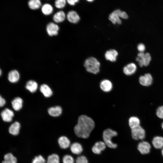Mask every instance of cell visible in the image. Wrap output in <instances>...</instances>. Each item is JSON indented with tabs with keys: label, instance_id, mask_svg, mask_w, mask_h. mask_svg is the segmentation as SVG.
Here are the masks:
<instances>
[{
	"label": "cell",
	"instance_id": "cell-40",
	"mask_svg": "<svg viewBox=\"0 0 163 163\" xmlns=\"http://www.w3.org/2000/svg\"><path fill=\"white\" fill-rule=\"evenodd\" d=\"M6 103L5 100L0 94V107H2L4 106Z\"/></svg>",
	"mask_w": 163,
	"mask_h": 163
},
{
	"label": "cell",
	"instance_id": "cell-43",
	"mask_svg": "<svg viewBox=\"0 0 163 163\" xmlns=\"http://www.w3.org/2000/svg\"><path fill=\"white\" fill-rule=\"evenodd\" d=\"M2 74V71L1 69H0V77L1 76Z\"/></svg>",
	"mask_w": 163,
	"mask_h": 163
},
{
	"label": "cell",
	"instance_id": "cell-24",
	"mask_svg": "<svg viewBox=\"0 0 163 163\" xmlns=\"http://www.w3.org/2000/svg\"><path fill=\"white\" fill-rule=\"evenodd\" d=\"M40 91L46 97H49L53 94L51 88L47 85H42L40 88Z\"/></svg>",
	"mask_w": 163,
	"mask_h": 163
},
{
	"label": "cell",
	"instance_id": "cell-33",
	"mask_svg": "<svg viewBox=\"0 0 163 163\" xmlns=\"http://www.w3.org/2000/svg\"><path fill=\"white\" fill-rule=\"evenodd\" d=\"M94 145L98 148L101 151L105 150L107 146L104 142L101 141L96 142Z\"/></svg>",
	"mask_w": 163,
	"mask_h": 163
},
{
	"label": "cell",
	"instance_id": "cell-2",
	"mask_svg": "<svg viewBox=\"0 0 163 163\" xmlns=\"http://www.w3.org/2000/svg\"><path fill=\"white\" fill-rule=\"evenodd\" d=\"M84 66L89 72L97 74L99 72L100 63L95 57H91L87 59L84 62Z\"/></svg>",
	"mask_w": 163,
	"mask_h": 163
},
{
	"label": "cell",
	"instance_id": "cell-28",
	"mask_svg": "<svg viewBox=\"0 0 163 163\" xmlns=\"http://www.w3.org/2000/svg\"><path fill=\"white\" fill-rule=\"evenodd\" d=\"M28 5L30 9L35 10L41 7L42 3L41 0H29Z\"/></svg>",
	"mask_w": 163,
	"mask_h": 163
},
{
	"label": "cell",
	"instance_id": "cell-15",
	"mask_svg": "<svg viewBox=\"0 0 163 163\" xmlns=\"http://www.w3.org/2000/svg\"><path fill=\"white\" fill-rule=\"evenodd\" d=\"M20 78V73L16 70L11 71L8 74V79L11 83H14L17 82L19 80Z\"/></svg>",
	"mask_w": 163,
	"mask_h": 163
},
{
	"label": "cell",
	"instance_id": "cell-9",
	"mask_svg": "<svg viewBox=\"0 0 163 163\" xmlns=\"http://www.w3.org/2000/svg\"><path fill=\"white\" fill-rule=\"evenodd\" d=\"M139 82L142 86L145 87L149 86L151 85L153 83V77L150 73H145L139 77Z\"/></svg>",
	"mask_w": 163,
	"mask_h": 163
},
{
	"label": "cell",
	"instance_id": "cell-4",
	"mask_svg": "<svg viewBox=\"0 0 163 163\" xmlns=\"http://www.w3.org/2000/svg\"><path fill=\"white\" fill-rule=\"evenodd\" d=\"M135 60L137 62L139 67L142 68L149 65L152 60V57L149 53L139 52Z\"/></svg>",
	"mask_w": 163,
	"mask_h": 163
},
{
	"label": "cell",
	"instance_id": "cell-35",
	"mask_svg": "<svg viewBox=\"0 0 163 163\" xmlns=\"http://www.w3.org/2000/svg\"><path fill=\"white\" fill-rule=\"evenodd\" d=\"M156 115L159 118L163 119V105L158 107L156 111Z\"/></svg>",
	"mask_w": 163,
	"mask_h": 163
},
{
	"label": "cell",
	"instance_id": "cell-44",
	"mask_svg": "<svg viewBox=\"0 0 163 163\" xmlns=\"http://www.w3.org/2000/svg\"><path fill=\"white\" fill-rule=\"evenodd\" d=\"M161 127L162 129L163 130V122H162L161 124Z\"/></svg>",
	"mask_w": 163,
	"mask_h": 163
},
{
	"label": "cell",
	"instance_id": "cell-17",
	"mask_svg": "<svg viewBox=\"0 0 163 163\" xmlns=\"http://www.w3.org/2000/svg\"><path fill=\"white\" fill-rule=\"evenodd\" d=\"M70 150L73 154L79 155L82 152L83 148L81 144L78 142H75L70 145Z\"/></svg>",
	"mask_w": 163,
	"mask_h": 163
},
{
	"label": "cell",
	"instance_id": "cell-23",
	"mask_svg": "<svg viewBox=\"0 0 163 163\" xmlns=\"http://www.w3.org/2000/svg\"><path fill=\"white\" fill-rule=\"evenodd\" d=\"M2 163H17V159L12 153L8 152L4 155Z\"/></svg>",
	"mask_w": 163,
	"mask_h": 163
},
{
	"label": "cell",
	"instance_id": "cell-8",
	"mask_svg": "<svg viewBox=\"0 0 163 163\" xmlns=\"http://www.w3.org/2000/svg\"><path fill=\"white\" fill-rule=\"evenodd\" d=\"M121 10L117 9L110 13L109 15V20L114 24H122V20L120 18V14Z\"/></svg>",
	"mask_w": 163,
	"mask_h": 163
},
{
	"label": "cell",
	"instance_id": "cell-27",
	"mask_svg": "<svg viewBox=\"0 0 163 163\" xmlns=\"http://www.w3.org/2000/svg\"><path fill=\"white\" fill-rule=\"evenodd\" d=\"M25 88L30 92L34 93L36 92L37 89L38 84L36 81L30 80L26 83Z\"/></svg>",
	"mask_w": 163,
	"mask_h": 163
},
{
	"label": "cell",
	"instance_id": "cell-32",
	"mask_svg": "<svg viewBox=\"0 0 163 163\" xmlns=\"http://www.w3.org/2000/svg\"><path fill=\"white\" fill-rule=\"evenodd\" d=\"M66 0H56L54 5L56 8L62 9L66 6Z\"/></svg>",
	"mask_w": 163,
	"mask_h": 163
},
{
	"label": "cell",
	"instance_id": "cell-10",
	"mask_svg": "<svg viewBox=\"0 0 163 163\" xmlns=\"http://www.w3.org/2000/svg\"><path fill=\"white\" fill-rule=\"evenodd\" d=\"M59 27L56 23L51 22L46 26V30L48 34L50 36L57 35L59 30Z\"/></svg>",
	"mask_w": 163,
	"mask_h": 163
},
{
	"label": "cell",
	"instance_id": "cell-3",
	"mask_svg": "<svg viewBox=\"0 0 163 163\" xmlns=\"http://www.w3.org/2000/svg\"><path fill=\"white\" fill-rule=\"evenodd\" d=\"M117 133L111 129H107L105 130L103 132V138L106 145L110 148H116L117 145L113 142L112 139L113 137L117 136Z\"/></svg>",
	"mask_w": 163,
	"mask_h": 163
},
{
	"label": "cell",
	"instance_id": "cell-41",
	"mask_svg": "<svg viewBox=\"0 0 163 163\" xmlns=\"http://www.w3.org/2000/svg\"><path fill=\"white\" fill-rule=\"evenodd\" d=\"M94 0H86V1L89 2H93Z\"/></svg>",
	"mask_w": 163,
	"mask_h": 163
},
{
	"label": "cell",
	"instance_id": "cell-7",
	"mask_svg": "<svg viewBox=\"0 0 163 163\" xmlns=\"http://www.w3.org/2000/svg\"><path fill=\"white\" fill-rule=\"evenodd\" d=\"M0 116L4 122L9 123L12 120L14 113L13 111L10 109L6 108L1 112Z\"/></svg>",
	"mask_w": 163,
	"mask_h": 163
},
{
	"label": "cell",
	"instance_id": "cell-34",
	"mask_svg": "<svg viewBox=\"0 0 163 163\" xmlns=\"http://www.w3.org/2000/svg\"><path fill=\"white\" fill-rule=\"evenodd\" d=\"M75 163H88L86 157L84 155L78 156L75 160Z\"/></svg>",
	"mask_w": 163,
	"mask_h": 163
},
{
	"label": "cell",
	"instance_id": "cell-19",
	"mask_svg": "<svg viewBox=\"0 0 163 163\" xmlns=\"http://www.w3.org/2000/svg\"><path fill=\"white\" fill-rule=\"evenodd\" d=\"M118 55V52L116 50L111 49L106 52L105 57L106 60L114 62L116 61Z\"/></svg>",
	"mask_w": 163,
	"mask_h": 163
},
{
	"label": "cell",
	"instance_id": "cell-36",
	"mask_svg": "<svg viewBox=\"0 0 163 163\" xmlns=\"http://www.w3.org/2000/svg\"><path fill=\"white\" fill-rule=\"evenodd\" d=\"M136 48L138 52L145 53L146 49L145 45L142 43H139L137 45Z\"/></svg>",
	"mask_w": 163,
	"mask_h": 163
},
{
	"label": "cell",
	"instance_id": "cell-6",
	"mask_svg": "<svg viewBox=\"0 0 163 163\" xmlns=\"http://www.w3.org/2000/svg\"><path fill=\"white\" fill-rule=\"evenodd\" d=\"M152 145L148 142L142 140L140 141L137 146V149L142 155H145L149 153L150 152Z\"/></svg>",
	"mask_w": 163,
	"mask_h": 163
},
{
	"label": "cell",
	"instance_id": "cell-13",
	"mask_svg": "<svg viewBox=\"0 0 163 163\" xmlns=\"http://www.w3.org/2000/svg\"><path fill=\"white\" fill-rule=\"evenodd\" d=\"M58 143L60 148L63 149H68L70 146V140L65 136H62L58 139Z\"/></svg>",
	"mask_w": 163,
	"mask_h": 163
},
{
	"label": "cell",
	"instance_id": "cell-5",
	"mask_svg": "<svg viewBox=\"0 0 163 163\" xmlns=\"http://www.w3.org/2000/svg\"><path fill=\"white\" fill-rule=\"evenodd\" d=\"M132 138L134 140L141 141L144 140L145 137V131L140 125L131 129Z\"/></svg>",
	"mask_w": 163,
	"mask_h": 163
},
{
	"label": "cell",
	"instance_id": "cell-20",
	"mask_svg": "<svg viewBox=\"0 0 163 163\" xmlns=\"http://www.w3.org/2000/svg\"><path fill=\"white\" fill-rule=\"evenodd\" d=\"M66 18L65 13L62 11H59L56 12L53 17L54 21L56 23L63 22Z\"/></svg>",
	"mask_w": 163,
	"mask_h": 163
},
{
	"label": "cell",
	"instance_id": "cell-42",
	"mask_svg": "<svg viewBox=\"0 0 163 163\" xmlns=\"http://www.w3.org/2000/svg\"><path fill=\"white\" fill-rule=\"evenodd\" d=\"M161 155L163 157V148L161 149Z\"/></svg>",
	"mask_w": 163,
	"mask_h": 163
},
{
	"label": "cell",
	"instance_id": "cell-29",
	"mask_svg": "<svg viewBox=\"0 0 163 163\" xmlns=\"http://www.w3.org/2000/svg\"><path fill=\"white\" fill-rule=\"evenodd\" d=\"M46 162L47 163H60L59 156L56 153L51 154L47 156Z\"/></svg>",
	"mask_w": 163,
	"mask_h": 163
},
{
	"label": "cell",
	"instance_id": "cell-12",
	"mask_svg": "<svg viewBox=\"0 0 163 163\" xmlns=\"http://www.w3.org/2000/svg\"><path fill=\"white\" fill-rule=\"evenodd\" d=\"M68 21L73 24L78 23L80 20V17L76 11L71 10L68 12L66 16Z\"/></svg>",
	"mask_w": 163,
	"mask_h": 163
},
{
	"label": "cell",
	"instance_id": "cell-11",
	"mask_svg": "<svg viewBox=\"0 0 163 163\" xmlns=\"http://www.w3.org/2000/svg\"><path fill=\"white\" fill-rule=\"evenodd\" d=\"M137 69L136 64L133 62L129 63L125 66L123 69L124 74L127 76L132 75L135 74Z\"/></svg>",
	"mask_w": 163,
	"mask_h": 163
},
{
	"label": "cell",
	"instance_id": "cell-38",
	"mask_svg": "<svg viewBox=\"0 0 163 163\" xmlns=\"http://www.w3.org/2000/svg\"><path fill=\"white\" fill-rule=\"evenodd\" d=\"M120 18L124 19H127L128 18V15L125 11H121L120 14Z\"/></svg>",
	"mask_w": 163,
	"mask_h": 163
},
{
	"label": "cell",
	"instance_id": "cell-16",
	"mask_svg": "<svg viewBox=\"0 0 163 163\" xmlns=\"http://www.w3.org/2000/svg\"><path fill=\"white\" fill-rule=\"evenodd\" d=\"M152 144V146L156 149H161L163 148V137L156 136L153 139Z\"/></svg>",
	"mask_w": 163,
	"mask_h": 163
},
{
	"label": "cell",
	"instance_id": "cell-30",
	"mask_svg": "<svg viewBox=\"0 0 163 163\" xmlns=\"http://www.w3.org/2000/svg\"><path fill=\"white\" fill-rule=\"evenodd\" d=\"M46 160L44 157L41 155L35 156L32 159L31 163H46Z\"/></svg>",
	"mask_w": 163,
	"mask_h": 163
},
{
	"label": "cell",
	"instance_id": "cell-31",
	"mask_svg": "<svg viewBox=\"0 0 163 163\" xmlns=\"http://www.w3.org/2000/svg\"><path fill=\"white\" fill-rule=\"evenodd\" d=\"M62 163H75L73 157L69 154L64 155L62 158Z\"/></svg>",
	"mask_w": 163,
	"mask_h": 163
},
{
	"label": "cell",
	"instance_id": "cell-37",
	"mask_svg": "<svg viewBox=\"0 0 163 163\" xmlns=\"http://www.w3.org/2000/svg\"><path fill=\"white\" fill-rule=\"evenodd\" d=\"M92 151L94 154H99L101 153V151L96 146L94 145L92 148Z\"/></svg>",
	"mask_w": 163,
	"mask_h": 163
},
{
	"label": "cell",
	"instance_id": "cell-18",
	"mask_svg": "<svg viewBox=\"0 0 163 163\" xmlns=\"http://www.w3.org/2000/svg\"><path fill=\"white\" fill-rule=\"evenodd\" d=\"M11 104L13 109L16 111H18L22 107L23 100L20 97H16L11 101Z\"/></svg>",
	"mask_w": 163,
	"mask_h": 163
},
{
	"label": "cell",
	"instance_id": "cell-25",
	"mask_svg": "<svg viewBox=\"0 0 163 163\" xmlns=\"http://www.w3.org/2000/svg\"><path fill=\"white\" fill-rule=\"evenodd\" d=\"M41 11L44 15H49L53 13V8L51 4L46 3L44 4L41 6Z\"/></svg>",
	"mask_w": 163,
	"mask_h": 163
},
{
	"label": "cell",
	"instance_id": "cell-26",
	"mask_svg": "<svg viewBox=\"0 0 163 163\" xmlns=\"http://www.w3.org/2000/svg\"><path fill=\"white\" fill-rule=\"evenodd\" d=\"M62 108L59 106H56L50 108L48 112L50 116L56 117L60 115L62 113Z\"/></svg>",
	"mask_w": 163,
	"mask_h": 163
},
{
	"label": "cell",
	"instance_id": "cell-21",
	"mask_svg": "<svg viewBox=\"0 0 163 163\" xmlns=\"http://www.w3.org/2000/svg\"><path fill=\"white\" fill-rule=\"evenodd\" d=\"M101 89L105 92H108L111 90L113 85L111 82L107 79H104L100 83Z\"/></svg>",
	"mask_w": 163,
	"mask_h": 163
},
{
	"label": "cell",
	"instance_id": "cell-14",
	"mask_svg": "<svg viewBox=\"0 0 163 163\" xmlns=\"http://www.w3.org/2000/svg\"><path fill=\"white\" fill-rule=\"evenodd\" d=\"M20 128V123L18 121H15L9 126L8 129V132L12 135L16 136L19 134Z\"/></svg>",
	"mask_w": 163,
	"mask_h": 163
},
{
	"label": "cell",
	"instance_id": "cell-39",
	"mask_svg": "<svg viewBox=\"0 0 163 163\" xmlns=\"http://www.w3.org/2000/svg\"><path fill=\"white\" fill-rule=\"evenodd\" d=\"M80 0H66L67 3L71 6H74L78 3Z\"/></svg>",
	"mask_w": 163,
	"mask_h": 163
},
{
	"label": "cell",
	"instance_id": "cell-1",
	"mask_svg": "<svg viewBox=\"0 0 163 163\" xmlns=\"http://www.w3.org/2000/svg\"><path fill=\"white\" fill-rule=\"evenodd\" d=\"M94 126V121L92 118L86 115H82L78 117V123L74 127L75 133L79 138H87Z\"/></svg>",
	"mask_w": 163,
	"mask_h": 163
},
{
	"label": "cell",
	"instance_id": "cell-22",
	"mask_svg": "<svg viewBox=\"0 0 163 163\" xmlns=\"http://www.w3.org/2000/svg\"><path fill=\"white\" fill-rule=\"evenodd\" d=\"M140 121L137 117L133 116L130 117L128 120L129 126L131 129L140 125Z\"/></svg>",
	"mask_w": 163,
	"mask_h": 163
}]
</instances>
